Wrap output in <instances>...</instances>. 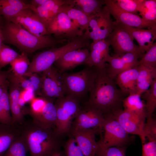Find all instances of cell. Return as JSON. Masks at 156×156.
Listing matches in <instances>:
<instances>
[{
	"label": "cell",
	"mask_w": 156,
	"mask_h": 156,
	"mask_svg": "<svg viewBox=\"0 0 156 156\" xmlns=\"http://www.w3.org/2000/svg\"><path fill=\"white\" fill-rule=\"evenodd\" d=\"M93 68L94 79L87 102L101 111L104 116L123 109V101L126 95L118 88L114 79L108 74L106 68Z\"/></svg>",
	"instance_id": "cell-1"
},
{
	"label": "cell",
	"mask_w": 156,
	"mask_h": 156,
	"mask_svg": "<svg viewBox=\"0 0 156 156\" xmlns=\"http://www.w3.org/2000/svg\"><path fill=\"white\" fill-rule=\"evenodd\" d=\"M18 127L29 156H51L60 151L61 138L57 134L55 128L33 120H25Z\"/></svg>",
	"instance_id": "cell-2"
},
{
	"label": "cell",
	"mask_w": 156,
	"mask_h": 156,
	"mask_svg": "<svg viewBox=\"0 0 156 156\" xmlns=\"http://www.w3.org/2000/svg\"><path fill=\"white\" fill-rule=\"evenodd\" d=\"M3 42L16 47L22 52L27 54L36 51L68 41L59 40L50 35L37 36L28 31L21 25L5 20L1 25Z\"/></svg>",
	"instance_id": "cell-3"
},
{
	"label": "cell",
	"mask_w": 156,
	"mask_h": 156,
	"mask_svg": "<svg viewBox=\"0 0 156 156\" xmlns=\"http://www.w3.org/2000/svg\"><path fill=\"white\" fill-rule=\"evenodd\" d=\"M90 44L89 40L80 36L60 47L39 53L33 57L25 74L42 73L53 66L57 60L66 53L79 49H89Z\"/></svg>",
	"instance_id": "cell-4"
},
{
	"label": "cell",
	"mask_w": 156,
	"mask_h": 156,
	"mask_svg": "<svg viewBox=\"0 0 156 156\" xmlns=\"http://www.w3.org/2000/svg\"><path fill=\"white\" fill-rule=\"evenodd\" d=\"M104 120L101 137L97 142V150H104L113 146H126L132 141L120 124L110 115H104Z\"/></svg>",
	"instance_id": "cell-5"
},
{
	"label": "cell",
	"mask_w": 156,
	"mask_h": 156,
	"mask_svg": "<svg viewBox=\"0 0 156 156\" xmlns=\"http://www.w3.org/2000/svg\"><path fill=\"white\" fill-rule=\"evenodd\" d=\"M62 75L67 95L79 100L89 94L94 82L95 73L93 67L87 66L75 73H63Z\"/></svg>",
	"instance_id": "cell-6"
},
{
	"label": "cell",
	"mask_w": 156,
	"mask_h": 156,
	"mask_svg": "<svg viewBox=\"0 0 156 156\" xmlns=\"http://www.w3.org/2000/svg\"><path fill=\"white\" fill-rule=\"evenodd\" d=\"M54 104L57 115L55 130L61 138L69 134L73 119L81 106L79 100L67 95L56 99Z\"/></svg>",
	"instance_id": "cell-7"
},
{
	"label": "cell",
	"mask_w": 156,
	"mask_h": 156,
	"mask_svg": "<svg viewBox=\"0 0 156 156\" xmlns=\"http://www.w3.org/2000/svg\"><path fill=\"white\" fill-rule=\"evenodd\" d=\"M110 14L106 6L102 11L91 18L82 38L85 39H92L93 42L105 39L114 29L116 24L110 17Z\"/></svg>",
	"instance_id": "cell-8"
},
{
	"label": "cell",
	"mask_w": 156,
	"mask_h": 156,
	"mask_svg": "<svg viewBox=\"0 0 156 156\" xmlns=\"http://www.w3.org/2000/svg\"><path fill=\"white\" fill-rule=\"evenodd\" d=\"M81 30L64 12H59L53 17L47 28V35L53 34L59 40L69 41L82 36Z\"/></svg>",
	"instance_id": "cell-9"
},
{
	"label": "cell",
	"mask_w": 156,
	"mask_h": 156,
	"mask_svg": "<svg viewBox=\"0 0 156 156\" xmlns=\"http://www.w3.org/2000/svg\"><path fill=\"white\" fill-rule=\"evenodd\" d=\"M104 120L103 113L86 101L76 114L70 130L94 129L99 130L100 133Z\"/></svg>",
	"instance_id": "cell-10"
},
{
	"label": "cell",
	"mask_w": 156,
	"mask_h": 156,
	"mask_svg": "<svg viewBox=\"0 0 156 156\" xmlns=\"http://www.w3.org/2000/svg\"><path fill=\"white\" fill-rule=\"evenodd\" d=\"M115 22L114 29L106 39L113 49V56L118 57L128 53H137L142 56L138 46L135 44L130 33L122 25Z\"/></svg>",
	"instance_id": "cell-11"
},
{
	"label": "cell",
	"mask_w": 156,
	"mask_h": 156,
	"mask_svg": "<svg viewBox=\"0 0 156 156\" xmlns=\"http://www.w3.org/2000/svg\"><path fill=\"white\" fill-rule=\"evenodd\" d=\"M41 96L56 99L66 95L62 74L53 66L42 72Z\"/></svg>",
	"instance_id": "cell-12"
},
{
	"label": "cell",
	"mask_w": 156,
	"mask_h": 156,
	"mask_svg": "<svg viewBox=\"0 0 156 156\" xmlns=\"http://www.w3.org/2000/svg\"><path fill=\"white\" fill-rule=\"evenodd\" d=\"M104 1L105 6L116 23L131 27L156 29V23L147 21L136 14L123 11L116 5L113 0Z\"/></svg>",
	"instance_id": "cell-13"
},
{
	"label": "cell",
	"mask_w": 156,
	"mask_h": 156,
	"mask_svg": "<svg viewBox=\"0 0 156 156\" xmlns=\"http://www.w3.org/2000/svg\"><path fill=\"white\" fill-rule=\"evenodd\" d=\"M8 21L21 25L26 30L37 36L47 35V29L45 25L39 17L30 9L22 10Z\"/></svg>",
	"instance_id": "cell-14"
},
{
	"label": "cell",
	"mask_w": 156,
	"mask_h": 156,
	"mask_svg": "<svg viewBox=\"0 0 156 156\" xmlns=\"http://www.w3.org/2000/svg\"><path fill=\"white\" fill-rule=\"evenodd\" d=\"M89 49L83 48L70 51L57 60L53 65L61 74L85 64L89 55Z\"/></svg>",
	"instance_id": "cell-15"
},
{
	"label": "cell",
	"mask_w": 156,
	"mask_h": 156,
	"mask_svg": "<svg viewBox=\"0 0 156 156\" xmlns=\"http://www.w3.org/2000/svg\"><path fill=\"white\" fill-rule=\"evenodd\" d=\"M108 115L115 119L128 134L139 136L142 144L145 142L143 134L145 123L136 116L123 109L117 110Z\"/></svg>",
	"instance_id": "cell-16"
},
{
	"label": "cell",
	"mask_w": 156,
	"mask_h": 156,
	"mask_svg": "<svg viewBox=\"0 0 156 156\" xmlns=\"http://www.w3.org/2000/svg\"><path fill=\"white\" fill-rule=\"evenodd\" d=\"M10 71L7 79L9 82L8 96L10 111L13 125H18L21 124L25 121L24 113L20 107L18 102L21 88L13 73Z\"/></svg>",
	"instance_id": "cell-17"
},
{
	"label": "cell",
	"mask_w": 156,
	"mask_h": 156,
	"mask_svg": "<svg viewBox=\"0 0 156 156\" xmlns=\"http://www.w3.org/2000/svg\"><path fill=\"white\" fill-rule=\"evenodd\" d=\"M141 57L137 53H127L118 57L111 56L107 61V73L114 79L120 73L139 65L138 59Z\"/></svg>",
	"instance_id": "cell-18"
},
{
	"label": "cell",
	"mask_w": 156,
	"mask_h": 156,
	"mask_svg": "<svg viewBox=\"0 0 156 156\" xmlns=\"http://www.w3.org/2000/svg\"><path fill=\"white\" fill-rule=\"evenodd\" d=\"M109 46L106 39L90 43L89 55L85 65L91 68H106V62L111 56L109 53Z\"/></svg>",
	"instance_id": "cell-19"
},
{
	"label": "cell",
	"mask_w": 156,
	"mask_h": 156,
	"mask_svg": "<svg viewBox=\"0 0 156 156\" xmlns=\"http://www.w3.org/2000/svg\"><path fill=\"white\" fill-rule=\"evenodd\" d=\"M97 129H70L69 134L76 140L85 156H95L97 149L95 135L100 133Z\"/></svg>",
	"instance_id": "cell-20"
},
{
	"label": "cell",
	"mask_w": 156,
	"mask_h": 156,
	"mask_svg": "<svg viewBox=\"0 0 156 156\" xmlns=\"http://www.w3.org/2000/svg\"><path fill=\"white\" fill-rule=\"evenodd\" d=\"M122 25L137 41L140 51L142 55L154 43L156 38V29H145Z\"/></svg>",
	"instance_id": "cell-21"
},
{
	"label": "cell",
	"mask_w": 156,
	"mask_h": 156,
	"mask_svg": "<svg viewBox=\"0 0 156 156\" xmlns=\"http://www.w3.org/2000/svg\"><path fill=\"white\" fill-rule=\"evenodd\" d=\"M139 65L125 70L116 77V83L121 91L126 95L136 93V84Z\"/></svg>",
	"instance_id": "cell-22"
},
{
	"label": "cell",
	"mask_w": 156,
	"mask_h": 156,
	"mask_svg": "<svg viewBox=\"0 0 156 156\" xmlns=\"http://www.w3.org/2000/svg\"><path fill=\"white\" fill-rule=\"evenodd\" d=\"M123 107L124 110L137 117L145 123L147 112L145 103L141 98V96L136 93L129 94L123 101Z\"/></svg>",
	"instance_id": "cell-23"
},
{
	"label": "cell",
	"mask_w": 156,
	"mask_h": 156,
	"mask_svg": "<svg viewBox=\"0 0 156 156\" xmlns=\"http://www.w3.org/2000/svg\"><path fill=\"white\" fill-rule=\"evenodd\" d=\"M21 135L18 125H8L0 123V156L3 155Z\"/></svg>",
	"instance_id": "cell-24"
},
{
	"label": "cell",
	"mask_w": 156,
	"mask_h": 156,
	"mask_svg": "<svg viewBox=\"0 0 156 156\" xmlns=\"http://www.w3.org/2000/svg\"><path fill=\"white\" fill-rule=\"evenodd\" d=\"M30 3L21 0H0V16L8 21L24 9H31Z\"/></svg>",
	"instance_id": "cell-25"
},
{
	"label": "cell",
	"mask_w": 156,
	"mask_h": 156,
	"mask_svg": "<svg viewBox=\"0 0 156 156\" xmlns=\"http://www.w3.org/2000/svg\"><path fill=\"white\" fill-rule=\"evenodd\" d=\"M156 78V68L148 67L139 64L136 84V94L141 96L150 88Z\"/></svg>",
	"instance_id": "cell-26"
},
{
	"label": "cell",
	"mask_w": 156,
	"mask_h": 156,
	"mask_svg": "<svg viewBox=\"0 0 156 156\" xmlns=\"http://www.w3.org/2000/svg\"><path fill=\"white\" fill-rule=\"evenodd\" d=\"M59 12L66 13L73 23L83 32L94 16H89L81 10L68 5L60 6L58 10V12Z\"/></svg>",
	"instance_id": "cell-27"
},
{
	"label": "cell",
	"mask_w": 156,
	"mask_h": 156,
	"mask_svg": "<svg viewBox=\"0 0 156 156\" xmlns=\"http://www.w3.org/2000/svg\"><path fill=\"white\" fill-rule=\"evenodd\" d=\"M9 81L7 80L2 94L0 98V123L14 125L10 114V109L8 92Z\"/></svg>",
	"instance_id": "cell-28"
},
{
	"label": "cell",
	"mask_w": 156,
	"mask_h": 156,
	"mask_svg": "<svg viewBox=\"0 0 156 156\" xmlns=\"http://www.w3.org/2000/svg\"><path fill=\"white\" fill-rule=\"evenodd\" d=\"M75 6L89 16H93L101 12L105 5L104 0H74Z\"/></svg>",
	"instance_id": "cell-29"
},
{
	"label": "cell",
	"mask_w": 156,
	"mask_h": 156,
	"mask_svg": "<svg viewBox=\"0 0 156 156\" xmlns=\"http://www.w3.org/2000/svg\"><path fill=\"white\" fill-rule=\"evenodd\" d=\"M141 97L146 101V118L152 117L156 108V78L154 80L149 89L141 95Z\"/></svg>",
	"instance_id": "cell-30"
},
{
	"label": "cell",
	"mask_w": 156,
	"mask_h": 156,
	"mask_svg": "<svg viewBox=\"0 0 156 156\" xmlns=\"http://www.w3.org/2000/svg\"><path fill=\"white\" fill-rule=\"evenodd\" d=\"M138 12L144 19L156 23V0H142Z\"/></svg>",
	"instance_id": "cell-31"
},
{
	"label": "cell",
	"mask_w": 156,
	"mask_h": 156,
	"mask_svg": "<svg viewBox=\"0 0 156 156\" xmlns=\"http://www.w3.org/2000/svg\"><path fill=\"white\" fill-rule=\"evenodd\" d=\"M27 54L22 52L10 64L11 70L14 75L17 76H24L30 64Z\"/></svg>",
	"instance_id": "cell-32"
},
{
	"label": "cell",
	"mask_w": 156,
	"mask_h": 156,
	"mask_svg": "<svg viewBox=\"0 0 156 156\" xmlns=\"http://www.w3.org/2000/svg\"><path fill=\"white\" fill-rule=\"evenodd\" d=\"M28 146L21 135L11 145L3 156H27Z\"/></svg>",
	"instance_id": "cell-33"
},
{
	"label": "cell",
	"mask_w": 156,
	"mask_h": 156,
	"mask_svg": "<svg viewBox=\"0 0 156 156\" xmlns=\"http://www.w3.org/2000/svg\"><path fill=\"white\" fill-rule=\"evenodd\" d=\"M49 98L42 96L35 97L30 102V108L28 109V114L31 117L32 120H38Z\"/></svg>",
	"instance_id": "cell-34"
},
{
	"label": "cell",
	"mask_w": 156,
	"mask_h": 156,
	"mask_svg": "<svg viewBox=\"0 0 156 156\" xmlns=\"http://www.w3.org/2000/svg\"><path fill=\"white\" fill-rule=\"evenodd\" d=\"M19 55L16 51L3 42L0 49V69L10 64Z\"/></svg>",
	"instance_id": "cell-35"
},
{
	"label": "cell",
	"mask_w": 156,
	"mask_h": 156,
	"mask_svg": "<svg viewBox=\"0 0 156 156\" xmlns=\"http://www.w3.org/2000/svg\"><path fill=\"white\" fill-rule=\"evenodd\" d=\"M116 5L125 12L136 14L142 0H113Z\"/></svg>",
	"instance_id": "cell-36"
},
{
	"label": "cell",
	"mask_w": 156,
	"mask_h": 156,
	"mask_svg": "<svg viewBox=\"0 0 156 156\" xmlns=\"http://www.w3.org/2000/svg\"><path fill=\"white\" fill-rule=\"evenodd\" d=\"M139 64L151 68H156V43L151 47L142 56Z\"/></svg>",
	"instance_id": "cell-37"
},
{
	"label": "cell",
	"mask_w": 156,
	"mask_h": 156,
	"mask_svg": "<svg viewBox=\"0 0 156 156\" xmlns=\"http://www.w3.org/2000/svg\"><path fill=\"white\" fill-rule=\"evenodd\" d=\"M143 134L145 142L156 141V121L153 117L146 118L143 128Z\"/></svg>",
	"instance_id": "cell-38"
},
{
	"label": "cell",
	"mask_w": 156,
	"mask_h": 156,
	"mask_svg": "<svg viewBox=\"0 0 156 156\" xmlns=\"http://www.w3.org/2000/svg\"><path fill=\"white\" fill-rule=\"evenodd\" d=\"M70 136L64 145L66 156H85L75 139L72 136Z\"/></svg>",
	"instance_id": "cell-39"
},
{
	"label": "cell",
	"mask_w": 156,
	"mask_h": 156,
	"mask_svg": "<svg viewBox=\"0 0 156 156\" xmlns=\"http://www.w3.org/2000/svg\"><path fill=\"white\" fill-rule=\"evenodd\" d=\"M126 147L113 146L97 150L95 156H125Z\"/></svg>",
	"instance_id": "cell-40"
},
{
	"label": "cell",
	"mask_w": 156,
	"mask_h": 156,
	"mask_svg": "<svg viewBox=\"0 0 156 156\" xmlns=\"http://www.w3.org/2000/svg\"><path fill=\"white\" fill-rule=\"evenodd\" d=\"M14 76L19 82L21 88L23 89L31 90L34 92L35 94L36 93L41 96V86L35 84L30 79L26 78L24 76Z\"/></svg>",
	"instance_id": "cell-41"
},
{
	"label": "cell",
	"mask_w": 156,
	"mask_h": 156,
	"mask_svg": "<svg viewBox=\"0 0 156 156\" xmlns=\"http://www.w3.org/2000/svg\"><path fill=\"white\" fill-rule=\"evenodd\" d=\"M142 144V156H156V141H146Z\"/></svg>",
	"instance_id": "cell-42"
},
{
	"label": "cell",
	"mask_w": 156,
	"mask_h": 156,
	"mask_svg": "<svg viewBox=\"0 0 156 156\" xmlns=\"http://www.w3.org/2000/svg\"><path fill=\"white\" fill-rule=\"evenodd\" d=\"M35 93L31 90L23 89L20 93L19 96L22 97L26 103L30 102L35 97Z\"/></svg>",
	"instance_id": "cell-43"
},
{
	"label": "cell",
	"mask_w": 156,
	"mask_h": 156,
	"mask_svg": "<svg viewBox=\"0 0 156 156\" xmlns=\"http://www.w3.org/2000/svg\"><path fill=\"white\" fill-rule=\"evenodd\" d=\"M9 71L0 70V98L3 92L4 86L7 80V78Z\"/></svg>",
	"instance_id": "cell-44"
},
{
	"label": "cell",
	"mask_w": 156,
	"mask_h": 156,
	"mask_svg": "<svg viewBox=\"0 0 156 156\" xmlns=\"http://www.w3.org/2000/svg\"><path fill=\"white\" fill-rule=\"evenodd\" d=\"M47 0H32L30 3L31 6V10H32L41 6Z\"/></svg>",
	"instance_id": "cell-45"
},
{
	"label": "cell",
	"mask_w": 156,
	"mask_h": 156,
	"mask_svg": "<svg viewBox=\"0 0 156 156\" xmlns=\"http://www.w3.org/2000/svg\"><path fill=\"white\" fill-rule=\"evenodd\" d=\"M2 24L0 25V49L1 44L3 42V36L1 30V25Z\"/></svg>",
	"instance_id": "cell-46"
},
{
	"label": "cell",
	"mask_w": 156,
	"mask_h": 156,
	"mask_svg": "<svg viewBox=\"0 0 156 156\" xmlns=\"http://www.w3.org/2000/svg\"><path fill=\"white\" fill-rule=\"evenodd\" d=\"M51 156H61L60 152H56L53 154Z\"/></svg>",
	"instance_id": "cell-47"
},
{
	"label": "cell",
	"mask_w": 156,
	"mask_h": 156,
	"mask_svg": "<svg viewBox=\"0 0 156 156\" xmlns=\"http://www.w3.org/2000/svg\"><path fill=\"white\" fill-rule=\"evenodd\" d=\"M3 21V18L0 16V25L2 24Z\"/></svg>",
	"instance_id": "cell-48"
}]
</instances>
